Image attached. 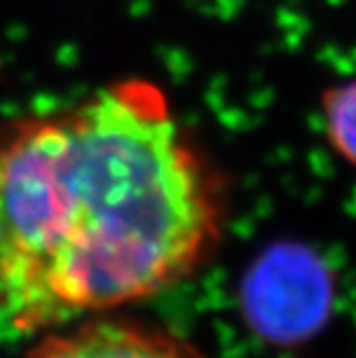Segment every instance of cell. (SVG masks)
<instances>
[{
    "label": "cell",
    "mask_w": 356,
    "mask_h": 358,
    "mask_svg": "<svg viewBox=\"0 0 356 358\" xmlns=\"http://www.w3.org/2000/svg\"><path fill=\"white\" fill-rule=\"evenodd\" d=\"M225 182L169 95L139 77L0 125V317L33 335L192 278Z\"/></svg>",
    "instance_id": "6da1fadb"
},
{
    "label": "cell",
    "mask_w": 356,
    "mask_h": 358,
    "mask_svg": "<svg viewBox=\"0 0 356 358\" xmlns=\"http://www.w3.org/2000/svg\"><path fill=\"white\" fill-rule=\"evenodd\" d=\"M320 104L329 146L356 171V77L329 86Z\"/></svg>",
    "instance_id": "3957f363"
},
{
    "label": "cell",
    "mask_w": 356,
    "mask_h": 358,
    "mask_svg": "<svg viewBox=\"0 0 356 358\" xmlns=\"http://www.w3.org/2000/svg\"><path fill=\"white\" fill-rule=\"evenodd\" d=\"M24 358H211L183 335L130 317L100 315L42 333Z\"/></svg>",
    "instance_id": "7a4b0ae2"
}]
</instances>
